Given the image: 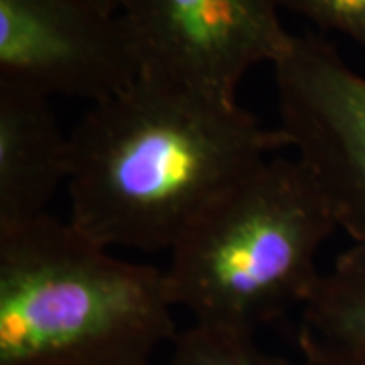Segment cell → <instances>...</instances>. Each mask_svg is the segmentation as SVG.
Listing matches in <instances>:
<instances>
[{"label":"cell","mask_w":365,"mask_h":365,"mask_svg":"<svg viewBox=\"0 0 365 365\" xmlns=\"http://www.w3.org/2000/svg\"><path fill=\"white\" fill-rule=\"evenodd\" d=\"M280 128L341 232L365 244V78L321 35H294L274 63Z\"/></svg>","instance_id":"4"},{"label":"cell","mask_w":365,"mask_h":365,"mask_svg":"<svg viewBox=\"0 0 365 365\" xmlns=\"http://www.w3.org/2000/svg\"><path fill=\"white\" fill-rule=\"evenodd\" d=\"M88 2L108 14H120L124 0H88Z\"/></svg>","instance_id":"11"},{"label":"cell","mask_w":365,"mask_h":365,"mask_svg":"<svg viewBox=\"0 0 365 365\" xmlns=\"http://www.w3.org/2000/svg\"><path fill=\"white\" fill-rule=\"evenodd\" d=\"M140 73L120 14L88 0H0V83L96 104Z\"/></svg>","instance_id":"6"},{"label":"cell","mask_w":365,"mask_h":365,"mask_svg":"<svg viewBox=\"0 0 365 365\" xmlns=\"http://www.w3.org/2000/svg\"><path fill=\"white\" fill-rule=\"evenodd\" d=\"M339 232L299 158L272 157L246 173L170 250L177 309L195 325L256 333L319 287V252Z\"/></svg>","instance_id":"3"},{"label":"cell","mask_w":365,"mask_h":365,"mask_svg":"<svg viewBox=\"0 0 365 365\" xmlns=\"http://www.w3.org/2000/svg\"><path fill=\"white\" fill-rule=\"evenodd\" d=\"M307 365L365 364V244L341 252L300 309Z\"/></svg>","instance_id":"8"},{"label":"cell","mask_w":365,"mask_h":365,"mask_svg":"<svg viewBox=\"0 0 365 365\" xmlns=\"http://www.w3.org/2000/svg\"><path fill=\"white\" fill-rule=\"evenodd\" d=\"M143 73L237 100L244 76L274 66L292 37L280 23L278 0H124Z\"/></svg>","instance_id":"5"},{"label":"cell","mask_w":365,"mask_h":365,"mask_svg":"<svg viewBox=\"0 0 365 365\" xmlns=\"http://www.w3.org/2000/svg\"><path fill=\"white\" fill-rule=\"evenodd\" d=\"M355 365H365V364H355Z\"/></svg>","instance_id":"12"},{"label":"cell","mask_w":365,"mask_h":365,"mask_svg":"<svg viewBox=\"0 0 365 365\" xmlns=\"http://www.w3.org/2000/svg\"><path fill=\"white\" fill-rule=\"evenodd\" d=\"M287 132L237 100L140 73L69 134V222L106 248L170 252Z\"/></svg>","instance_id":"1"},{"label":"cell","mask_w":365,"mask_h":365,"mask_svg":"<svg viewBox=\"0 0 365 365\" xmlns=\"http://www.w3.org/2000/svg\"><path fill=\"white\" fill-rule=\"evenodd\" d=\"M69 177V134L45 96L0 83V227L47 213Z\"/></svg>","instance_id":"7"},{"label":"cell","mask_w":365,"mask_h":365,"mask_svg":"<svg viewBox=\"0 0 365 365\" xmlns=\"http://www.w3.org/2000/svg\"><path fill=\"white\" fill-rule=\"evenodd\" d=\"M323 31H335L365 49V0H278Z\"/></svg>","instance_id":"10"},{"label":"cell","mask_w":365,"mask_h":365,"mask_svg":"<svg viewBox=\"0 0 365 365\" xmlns=\"http://www.w3.org/2000/svg\"><path fill=\"white\" fill-rule=\"evenodd\" d=\"M167 270L49 213L0 227V365H148L179 335Z\"/></svg>","instance_id":"2"},{"label":"cell","mask_w":365,"mask_h":365,"mask_svg":"<svg viewBox=\"0 0 365 365\" xmlns=\"http://www.w3.org/2000/svg\"><path fill=\"white\" fill-rule=\"evenodd\" d=\"M170 345L169 365H307L264 351L252 333L195 323L179 331Z\"/></svg>","instance_id":"9"}]
</instances>
